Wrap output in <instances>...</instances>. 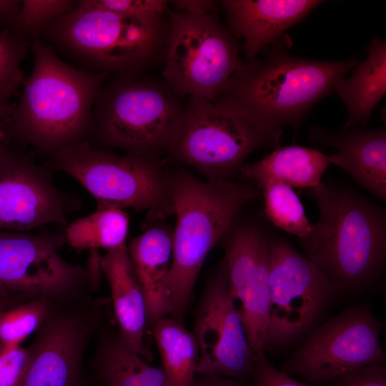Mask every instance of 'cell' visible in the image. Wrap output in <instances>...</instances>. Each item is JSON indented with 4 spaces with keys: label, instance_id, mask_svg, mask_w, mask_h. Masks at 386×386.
I'll use <instances>...</instances> for the list:
<instances>
[{
    "label": "cell",
    "instance_id": "6da1fadb",
    "mask_svg": "<svg viewBox=\"0 0 386 386\" xmlns=\"http://www.w3.org/2000/svg\"><path fill=\"white\" fill-rule=\"evenodd\" d=\"M33 69L19 100L0 117V141L49 157L86 141L103 73L73 66L40 38L31 41Z\"/></svg>",
    "mask_w": 386,
    "mask_h": 386
},
{
    "label": "cell",
    "instance_id": "7a4b0ae2",
    "mask_svg": "<svg viewBox=\"0 0 386 386\" xmlns=\"http://www.w3.org/2000/svg\"><path fill=\"white\" fill-rule=\"evenodd\" d=\"M285 36L265 49L262 58L244 62L214 100L281 136L286 125L297 131L312 107L357 64L355 59L325 61L294 56Z\"/></svg>",
    "mask_w": 386,
    "mask_h": 386
},
{
    "label": "cell",
    "instance_id": "3957f363",
    "mask_svg": "<svg viewBox=\"0 0 386 386\" xmlns=\"http://www.w3.org/2000/svg\"><path fill=\"white\" fill-rule=\"evenodd\" d=\"M317 203V222L299 238L305 256L338 290L376 282L386 262V212L357 192L334 182L308 189Z\"/></svg>",
    "mask_w": 386,
    "mask_h": 386
},
{
    "label": "cell",
    "instance_id": "277c9868",
    "mask_svg": "<svg viewBox=\"0 0 386 386\" xmlns=\"http://www.w3.org/2000/svg\"><path fill=\"white\" fill-rule=\"evenodd\" d=\"M169 185L176 225L167 287L171 317L182 324L207 256L229 231L240 209L261 192L249 181L203 182L182 169H169Z\"/></svg>",
    "mask_w": 386,
    "mask_h": 386
},
{
    "label": "cell",
    "instance_id": "5b68a950",
    "mask_svg": "<svg viewBox=\"0 0 386 386\" xmlns=\"http://www.w3.org/2000/svg\"><path fill=\"white\" fill-rule=\"evenodd\" d=\"M169 29L168 12L131 18L76 1L41 36L81 69L108 76L138 75L164 63Z\"/></svg>",
    "mask_w": 386,
    "mask_h": 386
},
{
    "label": "cell",
    "instance_id": "8992f818",
    "mask_svg": "<svg viewBox=\"0 0 386 386\" xmlns=\"http://www.w3.org/2000/svg\"><path fill=\"white\" fill-rule=\"evenodd\" d=\"M163 79L144 74L108 76L97 94L87 139L100 149L159 157L167 152L182 109Z\"/></svg>",
    "mask_w": 386,
    "mask_h": 386
},
{
    "label": "cell",
    "instance_id": "52a82bcc",
    "mask_svg": "<svg viewBox=\"0 0 386 386\" xmlns=\"http://www.w3.org/2000/svg\"><path fill=\"white\" fill-rule=\"evenodd\" d=\"M44 165L74 179L97 204L144 210L157 220L174 215L169 169L159 157L117 154L83 141Z\"/></svg>",
    "mask_w": 386,
    "mask_h": 386
},
{
    "label": "cell",
    "instance_id": "ba28073f",
    "mask_svg": "<svg viewBox=\"0 0 386 386\" xmlns=\"http://www.w3.org/2000/svg\"><path fill=\"white\" fill-rule=\"evenodd\" d=\"M281 135L265 132L214 101L190 97L174 127L167 152L208 180L232 179L257 149L276 148Z\"/></svg>",
    "mask_w": 386,
    "mask_h": 386
},
{
    "label": "cell",
    "instance_id": "9c48e42d",
    "mask_svg": "<svg viewBox=\"0 0 386 386\" xmlns=\"http://www.w3.org/2000/svg\"><path fill=\"white\" fill-rule=\"evenodd\" d=\"M168 17L162 79L179 97L214 101L244 63L236 37L217 14L169 10Z\"/></svg>",
    "mask_w": 386,
    "mask_h": 386
},
{
    "label": "cell",
    "instance_id": "30bf717a",
    "mask_svg": "<svg viewBox=\"0 0 386 386\" xmlns=\"http://www.w3.org/2000/svg\"><path fill=\"white\" fill-rule=\"evenodd\" d=\"M64 233L0 229V286L54 302L89 301L99 282L89 269L59 252Z\"/></svg>",
    "mask_w": 386,
    "mask_h": 386
},
{
    "label": "cell",
    "instance_id": "8fae6325",
    "mask_svg": "<svg viewBox=\"0 0 386 386\" xmlns=\"http://www.w3.org/2000/svg\"><path fill=\"white\" fill-rule=\"evenodd\" d=\"M337 291L320 268L287 239H270L265 350L285 346L310 331Z\"/></svg>",
    "mask_w": 386,
    "mask_h": 386
},
{
    "label": "cell",
    "instance_id": "7c38bea8",
    "mask_svg": "<svg viewBox=\"0 0 386 386\" xmlns=\"http://www.w3.org/2000/svg\"><path fill=\"white\" fill-rule=\"evenodd\" d=\"M383 326L370 305L347 308L313 330L282 371L322 385L364 365L385 362L380 344Z\"/></svg>",
    "mask_w": 386,
    "mask_h": 386
},
{
    "label": "cell",
    "instance_id": "4fadbf2b",
    "mask_svg": "<svg viewBox=\"0 0 386 386\" xmlns=\"http://www.w3.org/2000/svg\"><path fill=\"white\" fill-rule=\"evenodd\" d=\"M53 172L29 154L0 141V229L66 227L67 214L79 210L82 203L55 184Z\"/></svg>",
    "mask_w": 386,
    "mask_h": 386
},
{
    "label": "cell",
    "instance_id": "5bb4252c",
    "mask_svg": "<svg viewBox=\"0 0 386 386\" xmlns=\"http://www.w3.org/2000/svg\"><path fill=\"white\" fill-rule=\"evenodd\" d=\"M101 313L89 302H54L35 332L20 386H81L86 351Z\"/></svg>",
    "mask_w": 386,
    "mask_h": 386
},
{
    "label": "cell",
    "instance_id": "9a60e30c",
    "mask_svg": "<svg viewBox=\"0 0 386 386\" xmlns=\"http://www.w3.org/2000/svg\"><path fill=\"white\" fill-rule=\"evenodd\" d=\"M192 333L199 350L197 374L251 377L254 353L229 295L224 259L206 281Z\"/></svg>",
    "mask_w": 386,
    "mask_h": 386
},
{
    "label": "cell",
    "instance_id": "2e32d148",
    "mask_svg": "<svg viewBox=\"0 0 386 386\" xmlns=\"http://www.w3.org/2000/svg\"><path fill=\"white\" fill-rule=\"evenodd\" d=\"M223 238L232 301L253 352L265 351L269 310L270 239L254 225H234V222Z\"/></svg>",
    "mask_w": 386,
    "mask_h": 386
},
{
    "label": "cell",
    "instance_id": "e0dca14e",
    "mask_svg": "<svg viewBox=\"0 0 386 386\" xmlns=\"http://www.w3.org/2000/svg\"><path fill=\"white\" fill-rule=\"evenodd\" d=\"M323 1H219L235 37L243 39L247 61L277 41L284 32L302 21Z\"/></svg>",
    "mask_w": 386,
    "mask_h": 386
},
{
    "label": "cell",
    "instance_id": "ac0fdd59",
    "mask_svg": "<svg viewBox=\"0 0 386 386\" xmlns=\"http://www.w3.org/2000/svg\"><path fill=\"white\" fill-rule=\"evenodd\" d=\"M310 140L322 147H332L330 164L347 172L361 187L382 202H386V130L360 128L330 132L313 127Z\"/></svg>",
    "mask_w": 386,
    "mask_h": 386
},
{
    "label": "cell",
    "instance_id": "d6986e66",
    "mask_svg": "<svg viewBox=\"0 0 386 386\" xmlns=\"http://www.w3.org/2000/svg\"><path fill=\"white\" fill-rule=\"evenodd\" d=\"M127 251L142 290L147 327L172 315L167 281L173 253V229L164 224L148 228L127 244Z\"/></svg>",
    "mask_w": 386,
    "mask_h": 386
},
{
    "label": "cell",
    "instance_id": "ffe728a7",
    "mask_svg": "<svg viewBox=\"0 0 386 386\" xmlns=\"http://www.w3.org/2000/svg\"><path fill=\"white\" fill-rule=\"evenodd\" d=\"M127 244L101 257V269L109 286L119 332L133 350L149 362L152 355L144 340L147 328L146 302Z\"/></svg>",
    "mask_w": 386,
    "mask_h": 386
},
{
    "label": "cell",
    "instance_id": "44dd1931",
    "mask_svg": "<svg viewBox=\"0 0 386 386\" xmlns=\"http://www.w3.org/2000/svg\"><path fill=\"white\" fill-rule=\"evenodd\" d=\"M98 331L91 368L99 386H168L162 367L137 353L118 327Z\"/></svg>",
    "mask_w": 386,
    "mask_h": 386
},
{
    "label": "cell",
    "instance_id": "7402d4cb",
    "mask_svg": "<svg viewBox=\"0 0 386 386\" xmlns=\"http://www.w3.org/2000/svg\"><path fill=\"white\" fill-rule=\"evenodd\" d=\"M328 157L317 149L291 144L277 147L261 160L244 164L239 170L242 179L259 188L270 181L291 187L310 189L319 185L330 165Z\"/></svg>",
    "mask_w": 386,
    "mask_h": 386
},
{
    "label": "cell",
    "instance_id": "603a6c76",
    "mask_svg": "<svg viewBox=\"0 0 386 386\" xmlns=\"http://www.w3.org/2000/svg\"><path fill=\"white\" fill-rule=\"evenodd\" d=\"M367 57L357 64L349 79L342 78L335 89L347 107L348 119L343 129L365 127L373 109L386 92V43L374 37L366 49Z\"/></svg>",
    "mask_w": 386,
    "mask_h": 386
},
{
    "label": "cell",
    "instance_id": "cb8c5ba5",
    "mask_svg": "<svg viewBox=\"0 0 386 386\" xmlns=\"http://www.w3.org/2000/svg\"><path fill=\"white\" fill-rule=\"evenodd\" d=\"M168 386H192L197 375L198 346L192 332L172 317H163L151 327Z\"/></svg>",
    "mask_w": 386,
    "mask_h": 386
},
{
    "label": "cell",
    "instance_id": "d4e9b609",
    "mask_svg": "<svg viewBox=\"0 0 386 386\" xmlns=\"http://www.w3.org/2000/svg\"><path fill=\"white\" fill-rule=\"evenodd\" d=\"M129 229V218L123 209L97 204L92 213L68 223L64 237L77 250L108 252L127 244Z\"/></svg>",
    "mask_w": 386,
    "mask_h": 386
},
{
    "label": "cell",
    "instance_id": "484cf974",
    "mask_svg": "<svg viewBox=\"0 0 386 386\" xmlns=\"http://www.w3.org/2000/svg\"><path fill=\"white\" fill-rule=\"evenodd\" d=\"M259 189L264 196L266 215L274 225L298 239L310 232L312 224L292 187L281 182L270 181Z\"/></svg>",
    "mask_w": 386,
    "mask_h": 386
},
{
    "label": "cell",
    "instance_id": "4316f807",
    "mask_svg": "<svg viewBox=\"0 0 386 386\" xmlns=\"http://www.w3.org/2000/svg\"><path fill=\"white\" fill-rule=\"evenodd\" d=\"M54 301L39 297L0 312V342L21 345L36 332L49 315Z\"/></svg>",
    "mask_w": 386,
    "mask_h": 386
},
{
    "label": "cell",
    "instance_id": "83f0119b",
    "mask_svg": "<svg viewBox=\"0 0 386 386\" xmlns=\"http://www.w3.org/2000/svg\"><path fill=\"white\" fill-rule=\"evenodd\" d=\"M76 4L71 0H22L11 31L29 41L39 38L45 27Z\"/></svg>",
    "mask_w": 386,
    "mask_h": 386
},
{
    "label": "cell",
    "instance_id": "f1b7e54d",
    "mask_svg": "<svg viewBox=\"0 0 386 386\" xmlns=\"http://www.w3.org/2000/svg\"><path fill=\"white\" fill-rule=\"evenodd\" d=\"M30 45L31 41L0 28V97L6 101L23 85L26 76L21 62Z\"/></svg>",
    "mask_w": 386,
    "mask_h": 386
},
{
    "label": "cell",
    "instance_id": "f546056e",
    "mask_svg": "<svg viewBox=\"0 0 386 386\" xmlns=\"http://www.w3.org/2000/svg\"><path fill=\"white\" fill-rule=\"evenodd\" d=\"M30 360L29 346H10L0 342V386H20Z\"/></svg>",
    "mask_w": 386,
    "mask_h": 386
},
{
    "label": "cell",
    "instance_id": "4dcf8cb0",
    "mask_svg": "<svg viewBox=\"0 0 386 386\" xmlns=\"http://www.w3.org/2000/svg\"><path fill=\"white\" fill-rule=\"evenodd\" d=\"M84 5L107 10L117 14L141 18L167 14V1L164 0H79Z\"/></svg>",
    "mask_w": 386,
    "mask_h": 386
},
{
    "label": "cell",
    "instance_id": "1f68e13d",
    "mask_svg": "<svg viewBox=\"0 0 386 386\" xmlns=\"http://www.w3.org/2000/svg\"><path fill=\"white\" fill-rule=\"evenodd\" d=\"M251 377L254 386H310L292 378L276 368L267 357L264 351L254 353Z\"/></svg>",
    "mask_w": 386,
    "mask_h": 386
},
{
    "label": "cell",
    "instance_id": "d6a6232c",
    "mask_svg": "<svg viewBox=\"0 0 386 386\" xmlns=\"http://www.w3.org/2000/svg\"><path fill=\"white\" fill-rule=\"evenodd\" d=\"M333 386H386L385 362L370 363L334 379Z\"/></svg>",
    "mask_w": 386,
    "mask_h": 386
},
{
    "label": "cell",
    "instance_id": "836d02e7",
    "mask_svg": "<svg viewBox=\"0 0 386 386\" xmlns=\"http://www.w3.org/2000/svg\"><path fill=\"white\" fill-rule=\"evenodd\" d=\"M171 3L177 12L192 15L217 14L219 2L209 0H176Z\"/></svg>",
    "mask_w": 386,
    "mask_h": 386
},
{
    "label": "cell",
    "instance_id": "e575fe53",
    "mask_svg": "<svg viewBox=\"0 0 386 386\" xmlns=\"http://www.w3.org/2000/svg\"><path fill=\"white\" fill-rule=\"evenodd\" d=\"M21 3L19 0H0V28L12 30Z\"/></svg>",
    "mask_w": 386,
    "mask_h": 386
},
{
    "label": "cell",
    "instance_id": "d590c367",
    "mask_svg": "<svg viewBox=\"0 0 386 386\" xmlns=\"http://www.w3.org/2000/svg\"><path fill=\"white\" fill-rule=\"evenodd\" d=\"M192 386H247L245 380L217 375L197 374Z\"/></svg>",
    "mask_w": 386,
    "mask_h": 386
},
{
    "label": "cell",
    "instance_id": "8d00e7d4",
    "mask_svg": "<svg viewBox=\"0 0 386 386\" xmlns=\"http://www.w3.org/2000/svg\"><path fill=\"white\" fill-rule=\"evenodd\" d=\"M39 297L16 292L0 286V312Z\"/></svg>",
    "mask_w": 386,
    "mask_h": 386
},
{
    "label": "cell",
    "instance_id": "74e56055",
    "mask_svg": "<svg viewBox=\"0 0 386 386\" xmlns=\"http://www.w3.org/2000/svg\"><path fill=\"white\" fill-rule=\"evenodd\" d=\"M11 104L9 101H6L0 97V117L3 116L9 109Z\"/></svg>",
    "mask_w": 386,
    "mask_h": 386
}]
</instances>
